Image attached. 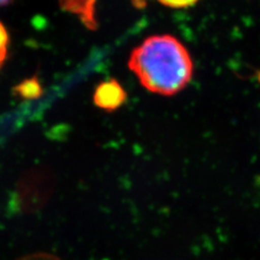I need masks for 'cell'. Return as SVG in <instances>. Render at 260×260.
I'll use <instances>...</instances> for the list:
<instances>
[{
	"label": "cell",
	"instance_id": "1",
	"mask_svg": "<svg viewBox=\"0 0 260 260\" xmlns=\"http://www.w3.org/2000/svg\"><path fill=\"white\" fill-rule=\"evenodd\" d=\"M141 85L153 93L174 95L184 89L193 76L188 49L172 35H154L135 48L129 59Z\"/></svg>",
	"mask_w": 260,
	"mask_h": 260
},
{
	"label": "cell",
	"instance_id": "2",
	"mask_svg": "<svg viewBox=\"0 0 260 260\" xmlns=\"http://www.w3.org/2000/svg\"><path fill=\"white\" fill-rule=\"evenodd\" d=\"M49 190L45 179H29L20 186L12 208L21 214L35 213L45 206L49 198Z\"/></svg>",
	"mask_w": 260,
	"mask_h": 260
},
{
	"label": "cell",
	"instance_id": "3",
	"mask_svg": "<svg viewBox=\"0 0 260 260\" xmlns=\"http://www.w3.org/2000/svg\"><path fill=\"white\" fill-rule=\"evenodd\" d=\"M126 91L115 79L103 81L96 87L94 92V103L107 111L118 109L126 101Z\"/></svg>",
	"mask_w": 260,
	"mask_h": 260
},
{
	"label": "cell",
	"instance_id": "4",
	"mask_svg": "<svg viewBox=\"0 0 260 260\" xmlns=\"http://www.w3.org/2000/svg\"><path fill=\"white\" fill-rule=\"evenodd\" d=\"M18 92L24 98H35L42 92V88H40L37 79H28L24 80L18 87Z\"/></svg>",
	"mask_w": 260,
	"mask_h": 260
},
{
	"label": "cell",
	"instance_id": "5",
	"mask_svg": "<svg viewBox=\"0 0 260 260\" xmlns=\"http://www.w3.org/2000/svg\"><path fill=\"white\" fill-rule=\"evenodd\" d=\"M8 46H9V35L3 23H0V70L7 59Z\"/></svg>",
	"mask_w": 260,
	"mask_h": 260
},
{
	"label": "cell",
	"instance_id": "6",
	"mask_svg": "<svg viewBox=\"0 0 260 260\" xmlns=\"http://www.w3.org/2000/svg\"><path fill=\"white\" fill-rule=\"evenodd\" d=\"M159 4L168 8H175V9H183L194 6L199 0H157Z\"/></svg>",
	"mask_w": 260,
	"mask_h": 260
},
{
	"label": "cell",
	"instance_id": "7",
	"mask_svg": "<svg viewBox=\"0 0 260 260\" xmlns=\"http://www.w3.org/2000/svg\"><path fill=\"white\" fill-rule=\"evenodd\" d=\"M18 260H62L59 257H56L51 254H47V253H35V254H30L27 256H24Z\"/></svg>",
	"mask_w": 260,
	"mask_h": 260
},
{
	"label": "cell",
	"instance_id": "8",
	"mask_svg": "<svg viewBox=\"0 0 260 260\" xmlns=\"http://www.w3.org/2000/svg\"><path fill=\"white\" fill-rule=\"evenodd\" d=\"M11 2V0H0V6H5L8 5Z\"/></svg>",
	"mask_w": 260,
	"mask_h": 260
},
{
	"label": "cell",
	"instance_id": "9",
	"mask_svg": "<svg viewBox=\"0 0 260 260\" xmlns=\"http://www.w3.org/2000/svg\"><path fill=\"white\" fill-rule=\"evenodd\" d=\"M258 80H259V83H260V72H259V75H258Z\"/></svg>",
	"mask_w": 260,
	"mask_h": 260
}]
</instances>
